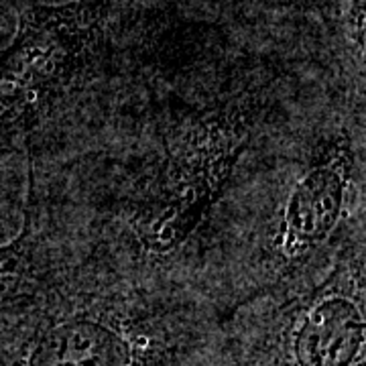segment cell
I'll return each mask as SVG.
<instances>
[{"label": "cell", "instance_id": "52a82bcc", "mask_svg": "<svg viewBox=\"0 0 366 366\" xmlns=\"http://www.w3.org/2000/svg\"><path fill=\"white\" fill-rule=\"evenodd\" d=\"M332 2H342L344 4V2H350V0H332Z\"/></svg>", "mask_w": 366, "mask_h": 366}, {"label": "cell", "instance_id": "5b68a950", "mask_svg": "<svg viewBox=\"0 0 366 366\" xmlns=\"http://www.w3.org/2000/svg\"><path fill=\"white\" fill-rule=\"evenodd\" d=\"M358 159L348 129L320 139L281 197L262 244L259 279L238 305L317 274L314 267L340 232L356 196Z\"/></svg>", "mask_w": 366, "mask_h": 366}, {"label": "cell", "instance_id": "277c9868", "mask_svg": "<svg viewBox=\"0 0 366 366\" xmlns=\"http://www.w3.org/2000/svg\"><path fill=\"white\" fill-rule=\"evenodd\" d=\"M365 269L360 238L327 273L238 305L250 322L230 342L234 366H366Z\"/></svg>", "mask_w": 366, "mask_h": 366}, {"label": "cell", "instance_id": "6da1fadb", "mask_svg": "<svg viewBox=\"0 0 366 366\" xmlns=\"http://www.w3.org/2000/svg\"><path fill=\"white\" fill-rule=\"evenodd\" d=\"M220 327L139 277L59 264L0 322V366H194Z\"/></svg>", "mask_w": 366, "mask_h": 366}, {"label": "cell", "instance_id": "7a4b0ae2", "mask_svg": "<svg viewBox=\"0 0 366 366\" xmlns=\"http://www.w3.org/2000/svg\"><path fill=\"white\" fill-rule=\"evenodd\" d=\"M259 114L254 98L240 94L197 108L171 129L120 204L139 261L171 259L202 228L244 155Z\"/></svg>", "mask_w": 366, "mask_h": 366}, {"label": "cell", "instance_id": "3957f363", "mask_svg": "<svg viewBox=\"0 0 366 366\" xmlns=\"http://www.w3.org/2000/svg\"><path fill=\"white\" fill-rule=\"evenodd\" d=\"M120 0L29 2L0 53V139L31 137L104 67Z\"/></svg>", "mask_w": 366, "mask_h": 366}, {"label": "cell", "instance_id": "8992f818", "mask_svg": "<svg viewBox=\"0 0 366 366\" xmlns=\"http://www.w3.org/2000/svg\"><path fill=\"white\" fill-rule=\"evenodd\" d=\"M33 183V165H29L25 222L13 242L0 247V322L16 312L59 264L49 257V250H43L45 238L39 228Z\"/></svg>", "mask_w": 366, "mask_h": 366}]
</instances>
